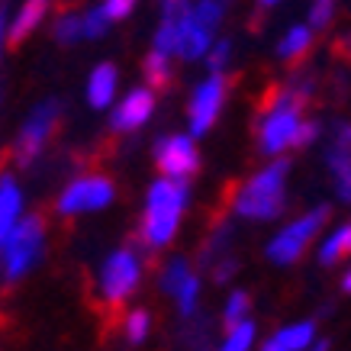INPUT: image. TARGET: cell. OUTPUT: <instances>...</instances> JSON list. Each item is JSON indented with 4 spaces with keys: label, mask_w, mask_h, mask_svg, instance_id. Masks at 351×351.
Wrapping results in <instances>:
<instances>
[{
    "label": "cell",
    "mask_w": 351,
    "mask_h": 351,
    "mask_svg": "<svg viewBox=\"0 0 351 351\" xmlns=\"http://www.w3.org/2000/svg\"><path fill=\"white\" fill-rule=\"evenodd\" d=\"M58 117H62V104H58V100H45V104H39V107L32 110V117L26 119L20 129L16 149H13V155H16L20 165H32V161L43 155L45 142L52 138L55 126H58Z\"/></svg>",
    "instance_id": "cell-8"
},
{
    "label": "cell",
    "mask_w": 351,
    "mask_h": 351,
    "mask_svg": "<svg viewBox=\"0 0 351 351\" xmlns=\"http://www.w3.org/2000/svg\"><path fill=\"white\" fill-rule=\"evenodd\" d=\"M174 300H178V313L181 316H193L197 313V303H200V277L193 274V271L184 277L181 287L174 290Z\"/></svg>",
    "instance_id": "cell-21"
},
{
    "label": "cell",
    "mask_w": 351,
    "mask_h": 351,
    "mask_svg": "<svg viewBox=\"0 0 351 351\" xmlns=\"http://www.w3.org/2000/svg\"><path fill=\"white\" fill-rule=\"evenodd\" d=\"M45 13H49V0H23L20 13H16V20H13V26L7 29V39H10V45H20L29 32L39 29V23L45 20Z\"/></svg>",
    "instance_id": "cell-17"
},
{
    "label": "cell",
    "mask_w": 351,
    "mask_h": 351,
    "mask_svg": "<svg viewBox=\"0 0 351 351\" xmlns=\"http://www.w3.org/2000/svg\"><path fill=\"white\" fill-rule=\"evenodd\" d=\"M326 219H329V206H313L309 213L297 216L284 229H277L274 239L265 248L267 261H274L277 267H290L293 261H300V255L306 252V245L316 242V235L322 232Z\"/></svg>",
    "instance_id": "cell-4"
},
{
    "label": "cell",
    "mask_w": 351,
    "mask_h": 351,
    "mask_svg": "<svg viewBox=\"0 0 351 351\" xmlns=\"http://www.w3.org/2000/svg\"><path fill=\"white\" fill-rule=\"evenodd\" d=\"M229 274H235V265H232V261H223V265H219V271H216V280L223 284V280H229Z\"/></svg>",
    "instance_id": "cell-34"
},
{
    "label": "cell",
    "mask_w": 351,
    "mask_h": 351,
    "mask_svg": "<svg viewBox=\"0 0 351 351\" xmlns=\"http://www.w3.org/2000/svg\"><path fill=\"white\" fill-rule=\"evenodd\" d=\"M191 274V265H187V258H171L165 271H161V290L174 297V290L184 284V277Z\"/></svg>",
    "instance_id": "cell-25"
},
{
    "label": "cell",
    "mask_w": 351,
    "mask_h": 351,
    "mask_svg": "<svg viewBox=\"0 0 351 351\" xmlns=\"http://www.w3.org/2000/svg\"><path fill=\"white\" fill-rule=\"evenodd\" d=\"M136 3H138V0H104L100 7L107 10L110 20H126L129 13L136 10Z\"/></svg>",
    "instance_id": "cell-31"
},
{
    "label": "cell",
    "mask_w": 351,
    "mask_h": 351,
    "mask_svg": "<svg viewBox=\"0 0 351 351\" xmlns=\"http://www.w3.org/2000/svg\"><path fill=\"white\" fill-rule=\"evenodd\" d=\"M313 341H316V326L313 322H293V326L277 329L265 341V351H303L313 348Z\"/></svg>",
    "instance_id": "cell-15"
},
{
    "label": "cell",
    "mask_w": 351,
    "mask_h": 351,
    "mask_svg": "<svg viewBox=\"0 0 351 351\" xmlns=\"http://www.w3.org/2000/svg\"><path fill=\"white\" fill-rule=\"evenodd\" d=\"M341 290H345V293H351V267L345 271V277H341Z\"/></svg>",
    "instance_id": "cell-36"
},
{
    "label": "cell",
    "mask_w": 351,
    "mask_h": 351,
    "mask_svg": "<svg viewBox=\"0 0 351 351\" xmlns=\"http://www.w3.org/2000/svg\"><path fill=\"white\" fill-rule=\"evenodd\" d=\"M319 138V123H300L297 138H293V149H306Z\"/></svg>",
    "instance_id": "cell-32"
},
{
    "label": "cell",
    "mask_w": 351,
    "mask_h": 351,
    "mask_svg": "<svg viewBox=\"0 0 351 351\" xmlns=\"http://www.w3.org/2000/svg\"><path fill=\"white\" fill-rule=\"evenodd\" d=\"M261 7H277V3H284V0H258Z\"/></svg>",
    "instance_id": "cell-37"
},
{
    "label": "cell",
    "mask_w": 351,
    "mask_h": 351,
    "mask_svg": "<svg viewBox=\"0 0 351 351\" xmlns=\"http://www.w3.org/2000/svg\"><path fill=\"white\" fill-rule=\"evenodd\" d=\"M255 322L248 319H239V322H229V332H226V341H223V348L226 351H248L252 345H255Z\"/></svg>",
    "instance_id": "cell-20"
},
{
    "label": "cell",
    "mask_w": 351,
    "mask_h": 351,
    "mask_svg": "<svg viewBox=\"0 0 351 351\" xmlns=\"http://www.w3.org/2000/svg\"><path fill=\"white\" fill-rule=\"evenodd\" d=\"M23 213V193L20 184L13 181V174H0V242L10 232Z\"/></svg>",
    "instance_id": "cell-16"
},
{
    "label": "cell",
    "mask_w": 351,
    "mask_h": 351,
    "mask_svg": "<svg viewBox=\"0 0 351 351\" xmlns=\"http://www.w3.org/2000/svg\"><path fill=\"white\" fill-rule=\"evenodd\" d=\"M52 36L62 45H75L77 39H84V36H81V16H77V13H62V16L55 20Z\"/></svg>",
    "instance_id": "cell-27"
},
{
    "label": "cell",
    "mask_w": 351,
    "mask_h": 351,
    "mask_svg": "<svg viewBox=\"0 0 351 351\" xmlns=\"http://www.w3.org/2000/svg\"><path fill=\"white\" fill-rule=\"evenodd\" d=\"M155 161H158L161 174L191 181L200 168V152H197V142L191 132H171V136L155 142Z\"/></svg>",
    "instance_id": "cell-9"
},
{
    "label": "cell",
    "mask_w": 351,
    "mask_h": 351,
    "mask_svg": "<svg viewBox=\"0 0 351 351\" xmlns=\"http://www.w3.org/2000/svg\"><path fill=\"white\" fill-rule=\"evenodd\" d=\"M309 45H313V29H309L306 23H297V26H290L287 36L277 43V55H280V58H300L303 52H309Z\"/></svg>",
    "instance_id": "cell-19"
},
{
    "label": "cell",
    "mask_w": 351,
    "mask_h": 351,
    "mask_svg": "<svg viewBox=\"0 0 351 351\" xmlns=\"http://www.w3.org/2000/svg\"><path fill=\"white\" fill-rule=\"evenodd\" d=\"M287 174H290V161L274 155V161L267 168L252 174L239 187V193H235V200H232L235 216L258 219V223L277 219V216L284 213V206H287Z\"/></svg>",
    "instance_id": "cell-1"
},
{
    "label": "cell",
    "mask_w": 351,
    "mask_h": 351,
    "mask_svg": "<svg viewBox=\"0 0 351 351\" xmlns=\"http://www.w3.org/2000/svg\"><path fill=\"white\" fill-rule=\"evenodd\" d=\"M123 332H126V341L129 345H142V341H149V332H152V319L145 309H132L126 316V326H123Z\"/></svg>",
    "instance_id": "cell-24"
},
{
    "label": "cell",
    "mask_w": 351,
    "mask_h": 351,
    "mask_svg": "<svg viewBox=\"0 0 351 351\" xmlns=\"http://www.w3.org/2000/svg\"><path fill=\"white\" fill-rule=\"evenodd\" d=\"M45 248V223L39 216H26L16 219L10 232L3 235L0 242V271L7 284H16L20 277H26L32 271V265L43 258Z\"/></svg>",
    "instance_id": "cell-2"
},
{
    "label": "cell",
    "mask_w": 351,
    "mask_h": 351,
    "mask_svg": "<svg viewBox=\"0 0 351 351\" xmlns=\"http://www.w3.org/2000/svg\"><path fill=\"white\" fill-rule=\"evenodd\" d=\"M142 284V258L132 248H117L104 258L100 274H97V290L107 300L110 306H119L123 300H129Z\"/></svg>",
    "instance_id": "cell-5"
},
{
    "label": "cell",
    "mask_w": 351,
    "mask_h": 351,
    "mask_svg": "<svg viewBox=\"0 0 351 351\" xmlns=\"http://www.w3.org/2000/svg\"><path fill=\"white\" fill-rule=\"evenodd\" d=\"M332 13H335V0H313V7H309V29H326L332 23Z\"/></svg>",
    "instance_id": "cell-30"
},
{
    "label": "cell",
    "mask_w": 351,
    "mask_h": 351,
    "mask_svg": "<svg viewBox=\"0 0 351 351\" xmlns=\"http://www.w3.org/2000/svg\"><path fill=\"white\" fill-rule=\"evenodd\" d=\"M348 255H351V219L335 226V229L319 242V265L335 267L341 258H348Z\"/></svg>",
    "instance_id": "cell-18"
},
{
    "label": "cell",
    "mask_w": 351,
    "mask_h": 351,
    "mask_svg": "<svg viewBox=\"0 0 351 351\" xmlns=\"http://www.w3.org/2000/svg\"><path fill=\"white\" fill-rule=\"evenodd\" d=\"M191 0H161V16H178Z\"/></svg>",
    "instance_id": "cell-33"
},
{
    "label": "cell",
    "mask_w": 351,
    "mask_h": 351,
    "mask_svg": "<svg viewBox=\"0 0 351 351\" xmlns=\"http://www.w3.org/2000/svg\"><path fill=\"white\" fill-rule=\"evenodd\" d=\"M203 58L210 64V71H223L226 64H229V58H232V39H213Z\"/></svg>",
    "instance_id": "cell-29"
},
{
    "label": "cell",
    "mask_w": 351,
    "mask_h": 351,
    "mask_svg": "<svg viewBox=\"0 0 351 351\" xmlns=\"http://www.w3.org/2000/svg\"><path fill=\"white\" fill-rule=\"evenodd\" d=\"M245 316H252V297H248L245 290H232L229 300H226V309H223L226 326H229V322L245 319Z\"/></svg>",
    "instance_id": "cell-28"
},
{
    "label": "cell",
    "mask_w": 351,
    "mask_h": 351,
    "mask_svg": "<svg viewBox=\"0 0 351 351\" xmlns=\"http://www.w3.org/2000/svg\"><path fill=\"white\" fill-rule=\"evenodd\" d=\"M113 200H117V184L104 178V174H84V178H75L58 193L55 210L62 216H84V213H97V210H107Z\"/></svg>",
    "instance_id": "cell-6"
},
{
    "label": "cell",
    "mask_w": 351,
    "mask_h": 351,
    "mask_svg": "<svg viewBox=\"0 0 351 351\" xmlns=\"http://www.w3.org/2000/svg\"><path fill=\"white\" fill-rule=\"evenodd\" d=\"M155 113V94L152 87H132L110 113V126L117 132H136L152 119Z\"/></svg>",
    "instance_id": "cell-12"
},
{
    "label": "cell",
    "mask_w": 351,
    "mask_h": 351,
    "mask_svg": "<svg viewBox=\"0 0 351 351\" xmlns=\"http://www.w3.org/2000/svg\"><path fill=\"white\" fill-rule=\"evenodd\" d=\"M3 32H7V0H0V43H3Z\"/></svg>",
    "instance_id": "cell-35"
},
{
    "label": "cell",
    "mask_w": 351,
    "mask_h": 351,
    "mask_svg": "<svg viewBox=\"0 0 351 351\" xmlns=\"http://www.w3.org/2000/svg\"><path fill=\"white\" fill-rule=\"evenodd\" d=\"M226 77L223 71H210L200 84L193 87L191 104H187V126H191V136H206L213 123L219 119V110L226 104Z\"/></svg>",
    "instance_id": "cell-7"
},
{
    "label": "cell",
    "mask_w": 351,
    "mask_h": 351,
    "mask_svg": "<svg viewBox=\"0 0 351 351\" xmlns=\"http://www.w3.org/2000/svg\"><path fill=\"white\" fill-rule=\"evenodd\" d=\"M110 23L113 20L107 16L104 7H90V10L81 16V36H84V39H100V36L110 29Z\"/></svg>",
    "instance_id": "cell-26"
},
{
    "label": "cell",
    "mask_w": 351,
    "mask_h": 351,
    "mask_svg": "<svg viewBox=\"0 0 351 351\" xmlns=\"http://www.w3.org/2000/svg\"><path fill=\"white\" fill-rule=\"evenodd\" d=\"M178 226H181V216L174 213H142V226H138V235L149 248H165V245L174 242L178 235Z\"/></svg>",
    "instance_id": "cell-14"
},
{
    "label": "cell",
    "mask_w": 351,
    "mask_h": 351,
    "mask_svg": "<svg viewBox=\"0 0 351 351\" xmlns=\"http://www.w3.org/2000/svg\"><path fill=\"white\" fill-rule=\"evenodd\" d=\"M300 107H303V94H297V90H280L274 97V104L265 110L261 126H258V152L261 155L274 158V155H284L287 149H293L297 129L303 123Z\"/></svg>",
    "instance_id": "cell-3"
},
{
    "label": "cell",
    "mask_w": 351,
    "mask_h": 351,
    "mask_svg": "<svg viewBox=\"0 0 351 351\" xmlns=\"http://www.w3.org/2000/svg\"><path fill=\"white\" fill-rule=\"evenodd\" d=\"M191 206V184L187 178H171V174H161L155 178L145 193V210L149 213H174L184 216V210Z\"/></svg>",
    "instance_id": "cell-11"
},
{
    "label": "cell",
    "mask_w": 351,
    "mask_h": 351,
    "mask_svg": "<svg viewBox=\"0 0 351 351\" xmlns=\"http://www.w3.org/2000/svg\"><path fill=\"white\" fill-rule=\"evenodd\" d=\"M145 81H149V87H165L171 81V55H161V52H155L152 49L149 52V58H145Z\"/></svg>",
    "instance_id": "cell-22"
},
{
    "label": "cell",
    "mask_w": 351,
    "mask_h": 351,
    "mask_svg": "<svg viewBox=\"0 0 351 351\" xmlns=\"http://www.w3.org/2000/svg\"><path fill=\"white\" fill-rule=\"evenodd\" d=\"M174 45H178V16H161L155 36H152V49L174 58Z\"/></svg>",
    "instance_id": "cell-23"
},
{
    "label": "cell",
    "mask_w": 351,
    "mask_h": 351,
    "mask_svg": "<svg viewBox=\"0 0 351 351\" xmlns=\"http://www.w3.org/2000/svg\"><path fill=\"white\" fill-rule=\"evenodd\" d=\"M117 87H119V71L117 64H97L90 77H87V104L94 110H107L113 107V100H117Z\"/></svg>",
    "instance_id": "cell-13"
},
{
    "label": "cell",
    "mask_w": 351,
    "mask_h": 351,
    "mask_svg": "<svg viewBox=\"0 0 351 351\" xmlns=\"http://www.w3.org/2000/svg\"><path fill=\"white\" fill-rule=\"evenodd\" d=\"M326 165H329L339 203H348L351 206V123L348 119H339L332 126L329 149H326Z\"/></svg>",
    "instance_id": "cell-10"
}]
</instances>
